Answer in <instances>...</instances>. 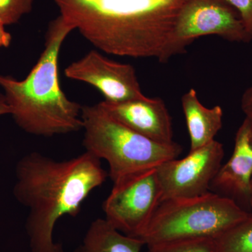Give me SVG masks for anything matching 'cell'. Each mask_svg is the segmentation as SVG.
I'll use <instances>...</instances> for the list:
<instances>
[{
    "mask_svg": "<svg viewBox=\"0 0 252 252\" xmlns=\"http://www.w3.org/2000/svg\"><path fill=\"white\" fill-rule=\"evenodd\" d=\"M60 16L106 54L168 62L187 49L176 39L187 0H54Z\"/></svg>",
    "mask_w": 252,
    "mask_h": 252,
    "instance_id": "obj_1",
    "label": "cell"
},
{
    "mask_svg": "<svg viewBox=\"0 0 252 252\" xmlns=\"http://www.w3.org/2000/svg\"><path fill=\"white\" fill-rule=\"evenodd\" d=\"M15 174L14 198L29 211L25 228L31 252H64L54 239L58 221L77 217L109 177L101 160L87 152L63 160L31 152L18 160Z\"/></svg>",
    "mask_w": 252,
    "mask_h": 252,
    "instance_id": "obj_2",
    "label": "cell"
},
{
    "mask_svg": "<svg viewBox=\"0 0 252 252\" xmlns=\"http://www.w3.org/2000/svg\"><path fill=\"white\" fill-rule=\"evenodd\" d=\"M73 31L59 15L50 22L44 49L27 77L18 80L0 74L10 114L28 134L51 137L82 130V105L68 98L59 81L60 52Z\"/></svg>",
    "mask_w": 252,
    "mask_h": 252,
    "instance_id": "obj_3",
    "label": "cell"
},
{
    "mask_svg": "<svg viewBox=\"0 0 252 252\" xmlns=\"http://www.w3.org/2000/svg\"><path fill=\"white\" fill-rule=\"evenodd\" d=\"M81 119L85 152L107 162L113 184L157 168L182 154L177 142L159 143L137 133L109 115L99 103L82 105Z\"/></svg>",
    "mask_w": 252,
    "mask_h": 252,
    "instance_id": "obj_4",
    "label": "cell"
},
{
    "mask_svg": "<svg viewBox=\"0 0 252 252\" xmlns=\"http://www.w3.org/2000/svg\"><path fill=\"white\" fill-rule=\"evenodd\" d=\"M252 215L231 199L210 191L195 198L162 200L141 236L145 245L217 238Z\"/></svg>",
    "mask_w": 252,
    "mask_h": 252,
    "instance_id": "obj_5",
    "label": "cell"
},
{
    "mask_svg": "<svg viewBox=\"0 0 252 252\" xmlns=\"http://www.w3.org/2000/svg\"><path fill=\"white\" fill-rule=\"evenodd\" d=\"M162 201L157 168L114 183L102 205L104 220L127 236L140 238Z\"/></svg>",
    "mask_w": 252,
    "mask_h": 252,
    "instance_id": "obj_6",
    "label": "cell"
},
{
    "mask_svg": "<svg viewBox=\"0 0 252 252\" xmlns=\"http://www.w3.org/2000/svg\"><path fill=\"white\" fill-rule=\"evenodd\" d=\"M224 155L223 144L214 140L190 151L183 158L162 162L157 168L162 200L195 198L209 193Z\"/></svg>",
    "mask_w": 252,
    "mask_h": 252,
    "instance_id": "obj_7",
    "label": "cell"
},
{
    "mask_svg": "<svg viewBox=\"0 0 252 252\" xmlns=\"http://www.w3.org/2000/svg\"><path fill=\"white\" fill-rule=\"evenodd\" d=\"M175 35L185 49L204 36L244 44L252 41L240 14L225 0H187L177 18Z\"/></svg>",
    "mask_w": 252,
    "mask_h": 252,
    "instance_id": "obj_8",
    "label": "cell"
},
{
    "mask_svg": "<svg viewBox=\"0 0 252 252\" xmlns=\"http://www.w3.org/2000/svg\"><path fill=\"white\" fill-rule=\"evenodd\" d=\"M64 73L68 79L92 86L107 102H126L145 96L133 66L112 61L97 50L69 64Z\"/></svg>",
    "mask_w": 252,
    "mask_h": 252,
    "instance_id": "obj_9",
    "label": "cell"
},
{
    "mask_svg": "<svg viewBox=\"0 0 252 252\" xmlns=\"http://www.w3.org/2000/svg\"><path fill=\"white\" fill-rule=\"evenodd\" d=\"M109 115L121 124L150 140L172 144V117L165 102L160 97L144 96L122 102H99Z\"/></svg>",
    "mask_w": 252,
    "mask_h": 252,
    "instance_id": "obj_10",
    "label": "cell"
},
{
    "mask_svg": "<svg viewBox=\"0 0 252 252\" xmlns=\"http://www.w3.org/2000/svg\"><path fill=\"white\" fill-rule=\"evenodd\" d=\"M252 177V120L245 117L235 134L233 154L212 180L210 191L231 199L252 212L249 202Z\"/></svg>",
    "mask_w": 252,
    "mask_h": 252,
    "instance_id": "obj_11",
    "label": "cell"
},
{
    "mask_svg": "<svg viewBox=\"0 0 252 252\" xmlns=\"http://www.w3.org/2000/svg\"><path fill=\"white\" fill-rule=\"evenodd\" d=\"M182 107L190 138V151L201 148L215 140L223 126V109L217 105L207 108L190 89L182 97Z\"/></svg>",
    "mask_w": 252,
    "mask_h": 252,
    "instance_id": "obj_12",
    "label": "cell"
},
{
    "mask_svg": "<svg viewBox=\"0 0 252 252\" xmlns=\"http://www.w3.org/2000/svg\"><path fill=\"white\" fill-rule=\"evenodd\" d=\"M144 245L141 239L124 235L98 218L91 222L74 252H141Z\"/></svg>",
    "mask_w": 252,
    "mask_h": 252,
    "instance_id": "obj_13",
    "label": "cell"
},
{
    "mask_svg": "<svg viewBox=\"0 0 252 252\" xmlns=\"http://www.w3.org/2000/svg\"><path fill=\"white\" fill-rule=\"evenodd\" d=\"M215 240L217 252H252V215Z\"/></svg>",
    "mask_w": 252,
    "mask_h": 252,
    "instance_id": "obj_14",
    "label": "cell"
},
{
    "mask_svg": "<svg viewBox=\"0 0 252 252\" xmlns=\"http://www.w3.org/2000/svg\"><path fill=\"white\" fill-rule=\"evenodd\" d=\"M147 252H217L213 238L187 239L147 245Z\"/></svg>",
    "mask_w": 252,
    "mask_h": 252,
    "instance_id": "obj_15",
    "label": "cell"
},
{
    "mask_svg": "<svg viewBox=\"0 0 252 252\" xmlns=\"http://www.w3.org/2000/svg\"><path fill=\"white\" fill-rule=\"evenodd\" d=\"M34 0H0V20L6 26L17 23L29 14Z\"/></svg>",
    "mask_w": 252,
    "mask_h": 252,
    "instance_id": "obj_16",
    "label": "cell"
},
{
    "mask_svg": "<svg viewBox=\"0 0 252 252\" xmlns=\"http://www.w3.org/2000/svg\"><path fill=\"white\" fill-rule=\"evenodd\" d=\"M240 14L244 26L252 37V0H225Z\"/></svg>",
    "mask_w": 252,
    "mask_h": 252,
    "instance_id": "obj_17",
    "label": "cell"
},
{
    "mask_svg": "<svg viewBox=\"0 0 252 252\" xmlns=\"http://www.w3.org/2000/svg\"><path fill=\"white\" fill-rule=\"evenodd\" d=\"M240 105L245 117L252 120V86L243 93Z\"/></svg>",
    "mask_w": 252,
    "mask_h": 252,
    "instance_id": "obj_18",
    "label": "cell"
},
{
    "mask_svg": "<svg viewBox=\"0 0 252 252\" xmlns=\"http://www.w3.org/2000/svg\"><path fill=\"white\" fill-rule=\"evenodd\" d=\"M6 25L0 20V48H7L11 44L12 36L6 31Z\"/></svg>",
    "mask_w": 252,
    "mask_h": 252,
    "instance_id": "obj_19",
    "label": "cell"
},
{
    "mask_svg": "<svg viewBox=\"0 0 252 252\" xmlns=\"http://www.w3.org/2000/svg\"><path fill=\"white\" fill-rule=\"evenodd\" d=\"M6 114H10V108L4 94H0V117Z\"/></svg>",
    "mask_w": 252,
    "mask_h": 252,
    "instance_id": "obj_20",
    "label": "cell"
},
{
    "mask_svg": "<svg viewBox=\"0 0 252 252\" xmlns=\"http://www.w3.org/2000/svg\"><path fill=\"white\" fill-rule=\"evenodd\" d=\"M249 202H250V210H251L252 213V177L250 185V199H249Z\"/></svg>",
    "mask_w": 252,
    "mask_h": 252,
    "instance_id": "obj_21",
    "label": "cell"
}]
</instances>
